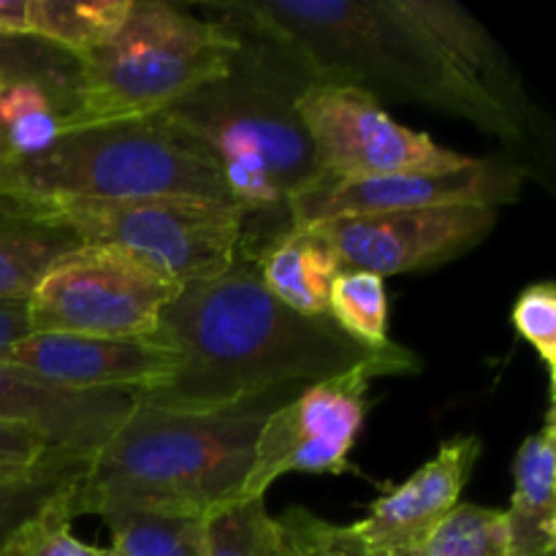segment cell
<instances>
[{"label":"cell","mask_w":556,"mask_h":556,"mask_svg":"<svg viewBox=\"0 0 556 556\" xmlns=\"http://www.w3.org/2000/svg\"><path fill=\"white\" fill-rule=\"evenodd\" d=\"M304 386L264 391L220 410L136 402L71 494L76 516L144 514L206 519L239 500L266 418Z\"/></svg>","instance_id":"obj_4"},{"label":"cell","mask_w":556,"mask_h":556,"mask_svg":"<svg viewBox=\"0 0 556 556\" xmlns=\"http://www.w3.org/2000/svg\"><path fill=\"white\" fill-rule=\"evenodd\" d=\"M494 226V206L451 204L389 215L337 217L304 228H313L334 250L342 269L389 277L451 264L478 248Z\"/></svg>","instance_id":"obj_11"},{"label":"cell","mask_w":556,"mask_h":556,"mask_svg":"<svg viewBox=\"0 0 556 556\" xmlns=\"http://www.w3.org/2000/svg\"><path fill=\"white\" fill-rule=\"evenodd\" d=\"M155 334L177 351V372L134 400L193 413L239 405L282 386L318 383L396 348H367L329 315L307 318L277 302L261 280L258 255L242 242L223 275L179 288Z\"/></svg>","instance_id":"obj_1"},{"label":"cell","mask_w":556,"mask_h":556,"mask_svg":"<svg viewBox=\"0 0 556 556\" xmlns=\"http://www.w3.org/2000/svg\"><path fill=\"white\" fill-rule=\"evenodd\" d=\"M179 288L166 271L128 250L79 244L33 288L27 324L36 334L150 337Z\"/></svg>","instance_id":"obj_9"},{"label":"cell","mask_w":556,"mask_h":556,"mask_svg":"<svg viewBox=\"0 0 556 556\" xmlns=\"http://www.w3.org/2000/svg\"><path fill=\"white\" fill-rule=\"evenodd\" d=\"M190 9L223 27L282 43L318 81L353 85L378 101L418 103L476 125L508 150L543 152L459 74L427 0H226Z\"/></svg>","instance_id":"obj_2"},{"label":"cell","mask_w":556,"mask_h":556,"mask_svg":"<svg viewBox=\"0 0 556 556\" xmlns=\"http://www.w3.org/2000/svg\"><path fill=\"white\" fill-rule=\"evenodd\" d=\"M481 448L476 434L440 445L434 459L418 467L405 483L380 494L367 516L351 525L358 546L369 556H421L438 527L459 505Z\"/></svg>","instance_id":"obj_14"},{"label":"cell","mask_w":556,"mask_h":556,"mask_svg":"<svg viewBox=\"0 0 556 556\" xmlns=\"http://www.w3.org/2000/svg\"><path fill=\"white\" fill-rule=\"evenodd\" d=\"M20 195L231 201L215 157L166 112L63 130L43 155L16 161L9 199Z\"/></svg>","instance_id":"obj_6"},{"label":"cell","mask_w":556,"mask_h":556,"mask_svg":"<svg viewBox=\"0 0 556 556\" xmlns=\"http://www.w3.org/2000/svg\"><path fill=\"white\" fill-rule=\"evenodd\" d=\"M92 456L60 454L25 476L0 478V546L47 505L68 494L90 467Z\"/></svg>","instance_id":"obj_21"},{"label":"cell","mask_w":556,"mask_h":556,"mask_svg":"<svg viewBox=\"0 0 556 556\" xmlns=\"http://www.w3.org/2000/svg\"><path fill=\"white\" fill-rule=\"evenodd\" d=\"M101 556H125V554H119L117 548H112V546H109V548H101Z\"/></svg>","instance_id":"obj_33"},{"label":"cell","mask_w":556,"mask_h":556,"mask_svg":"<svg viewBox=\"0 0 556 556\" xmlns=\"http://www.w3.org/2000/svg\"><path fill=\"white\" fill-rule=\"evenodd\" d=\"M510 556H556V410L516 451L514 494L505 510Z\"/></svg>","instance_id":"obj_16"},{"label":"cell","mask_w":556,"mask_h":556,"mask_svg":"<svg viewBox=\"0 0 556 556\" xmlns=\"http://www.w3.org/2000/svg\"><path fill=\"white\" fill-rule=\"evenodd\" d=\"M5 90V85H3V81H0V92H3Z\"/></svg>","instance_id":"obj_34"},{"label":"cell","mask_w":556,"mask_h":556,"mask_svg":"<svg viewBox=\"0 0 556 556\" xmlns=\"http://www.w3.org/2000/svg\"><path fill=\"white\" fill-rule=\"evenodd\" d=\"M60 454H71V451L58 448L38 429L25 427V424L0 421V478L25 476V472L38 470Z\"/></svg>","instance_id":"obj_30"},{"label":"cell","mask_w":556,"mask_h":556,"mask_svg":"<svg viewBox=\"0 0 556 556\" xmlns=\"http://www.w3.org/2000/svg\"><path fill=\"white\" fill-rule=\"evenodd\" d=\"M239 36L166 0H130L112 38L79 58L63 130L155 114L226 74Z\"/></svg>","instance_id":"obj_5"},{"label":"cell","mask_w":556,"mask_h":556,"mask_svg":"<svg viewBox=\"0 0 556 556\" xmlns=\"http://www.w3.org/2000/svg\"><path fill=\"white\" fill-rule=\"evenodd\" d=\"M76 248L79 239L65 228L0 204V299L30 296L38 280Z\"/></svg>","instance_id":"obj_19"},{"label":"cell","mask_w":556,"mask_h":556,"mask_svg":"<svg viewBox=\"0 0 556 556\" xmlns=\"http://www.w3.org/2000/svg\"><path fill=\"white\" fill-rule=\"evenodd\" d=\"M43 223L65 228L79 244H112L166 271L179 286L212 280L233 264L244 212L231 201L161 195V199H68L20 195L0 201Z\"/></svg>","instance_id":"obj_7"},{"label":"cell","mask_w":556,"mask_h":556,"mask_svg":"<svg viewBox=\"0 0 556 556\" xmlns=\"http://www.w3.org/2000/svg\"><path fill=\"white\" fill-rule=\"evenodd\" d=\"M421 556H510L505 510L459 503Z\"/></svg>","instance_id":"obj_26"},{"label":"cell","mask_w":556,"mask_h":556,"mask_svg":"<svg viewBox=\"0 0 556 556\" xmlns=\"http://www.w3.org/2000/svg\"><path fill=\"white\" fill-rule=\"evenodd\" d=\"M255 255L261 280L277 302L307 318L329 315V293L342 264L313 228H286Z\"/></svg>","instance_id":"obj_17"},{"label":"cell","mask_w":556,"mask_h":556,"mask_svg":"<svg viewBox=\"0 0 556 556\" xmlns=\"http://www.w3.org/2000/svg\"><path fill=\"white\" fill-rule=\"evenodd\" d=\"M79 58L27 36L0 33V81L11 85H36L52 101L60 119L74 106Z\"/></svg>","instance_id":"obj_20"},{"label":"cell","mask_w":556,"mask_h":556,"mask_svg":"<svg viewBox=\"0 0 556 556\" xmlns=\"http://www.w3.org/2000/svg\"><path fill=\"white\" fill-rule=\"evenodd\" d=\"M233 33L239 47L226 74L163 112L215 157L228 195L244 212L239 242L261 250L291 228L288 204L324 179L296 109L318 79L282 43Z\"/></svg>","instance_id":"obj_3"},{"label":"cell","mask_w":556,"mask_h":556,"mask_svg":"<svg viewBox=\"0 0 556 556\" xmlns=\"http://www.w3.org/2000/svg\"><path fill=\"white\" fill-rule=\"evenodd\" d=\"M510 324L525 342L535 348L554 389L556 378V286L552 280L532 282L516 296Z\"/></svg>","instance_id":"obj_29"},{"label":"cell","mask_w":556,"mask_h":556,"mask_svg":"<svg viewBox=\"0 0 556 556\" xmlns=\"http://www.w3.org/2000/svg\"><path fill=\"white\" fill-rule=\"evenodd\" d=\"M282 556H369L353 538L351 525L342 527L309 508H288L275 516Z\"/></svg>","instance_id":"obj_28"},{"label":"cell","mask_w":556,"mask_h":556,"mask_svg":"<svg viewBox=\"0 0 556 556\" xmlns=\"http://www.w3.org/2000/svg\"><path fill=\"white\" fill-rule=\"evenodd\" d=\"M74 489L54 500L52 505H47L27 525H22L0 546V556H101V548L81 543L71 530V521H74L71 494H74Z\"/></svg>","instance_id":"obj_27"},{"label":"cell","mask_w":556,"mask_h":556,"mask_svg":"<svg viewBox=\"0 0 556 556\" xmlns=\"http://www.w3.org/2000/svg\"><path fill=\"white\" fill-rule=\"evenodd\" d=\"M3 362L65 389L141 394L166 383L179 356L157 334L106 340L30 331L11 345Z\"/></svg>","instance_id":"obj_13"},{"label":"cell","mask_w":556,"mask_h":556,"mask_svg":"<svg viewBox=\"0 0 556 556\" xmlns=\"http://www.w3.org/2000/svg\"><path fill=\"white\" fill-rule=\"evenodd\" d=\"M204 556H282L275 516L264 497L233 500L201 519Z\"/></svg>","instance_id":"obj_22"},{"label":"cell","mask_w":556,"mask_h":556,"mask_svg":"<svg viewBox=\"0 0 556 556\" xmlns=\"http://www.w3.org/2000/svg\"><path fill=\"white\" fill-rule=\"evenodd\" d=\"M128 9L130 0H0V33L81 58L114 36Z\"/></svg>","instance_id":"obj_18"},{"label":"cell","mask_w":556,"mask_h":556,"mask_svg":"<svg viewBox=\"0 0 556 556\" xmlns=\"http://www.w3.org/2000/svg\"><path fill=\"white\" fill-rule=\"evenodd\" d=\"M134 407L128 391H79L0 362V421L25 424L58 448L96 456Z\"/></svg>","instance_id":"obj_15"},{"label":"cell","mask_w":556,"mask_h":556,"mask_svg":"<svg viewBox=\"0 0 556 556\" xmlns=\"http://www.w3.org/2000/svg\"><path fill=\"white\" fill-rule=\"evenodd\" d=\"M30 334L27 324V299H0V362L14 342Z\"/></svg>","instance_id":"obj_31"},{"label":"cell","mask_w":556,"mask_h":556,"mask_svg":"<svg viewBox=\"0 0 556 556\" xmlns=\"http://www.w3.org/2000/svg\"><path fill=\"white\" fill-rule=\"evenodd\" d=\"M421 369L416 353L396 345L386 356L364 362L334 378L318 380L277 407L261 427L239 500L266 497L271 483L288 472L348 476L351 451L369 413V389L378 378L413 375Z\"/></svg>","instance_id":"obj_8"},{"label":"cell","mask_w":556,"mask_h":556,"mask_svg":"<svg viewBox=\"0 0 556 556\" xmlns=\"http://www.w3.org/2000/svg\"><path fill=\"white\" fill-rule=\"evenodd\" d=\"M329 318L351 340L367 348H386L389 340V293L383 277L372 271L342 269L329 293Z\"/></svg>","instance_id":"obj_23"},{"label":"cell","mask_w":556,"mask_h":556,"mask_svg":"<svg viewBox=\"0 0 556 556\" xmlns=\"http://www.w3.org/2000/svg\"><path fill=\"white\" fill-rule=\"evenodd\" d=\"M0 130L16 161H30L60 139V114L36 85H11L0 92Z\"/></svg>","instance_id":"obj_24"},{"label":"cell","mask_w":556,"mask_h":556,"mask_svg":"<svg viewBox=\"0 0 556 556\" xmlns=\"http://www.w3.org/2000/svg\"><path fill=\"white\" fill-rule=\"evenodd\" d=\"M14 166H16V157L14 152L9 150V144H5L3 130H0V201L9 199L11 185H14Z\"/></svg>","instance_id":"obj_32"},{"label":"cell","mask_w":556,"mask_h":556,"mask_svg":"<svg viewBox=\"0 0 556 556\" xmlns=\"http://www.w3.org/2000/svg\"><path fill=\"white\" fill-rule=\"evenodd\" d=\"M296 109L324 179L443 174L472 163L470 155L396 123L378 98L353 85L313 81Z\"/></svg>","instance_id":"obj_10"},{"label":"cell","mask_w":556,"mask_h":556,"mask_svg":"<svg viewBox=\"0 0 556 556\" xmlns=\"http://www.w3.org/2000/svg\"><path fill=\"white\" fill-rule=\"evenodd\" d=\"M101 521L112 532V548L125 556H204L201 521L144 514H112Z\"/></svg>","instance_id":"obj_25"},{"label":"cell","mask_w":556,"mask_h":556,"mask_svg":"<svg viewBox=\"0 0 556 556\" xmlns=\"http://www.w3.org/2000/svg\"><path fill=\"white\" fill-rule=\"evenodd\" d=\"M530 168L505 157H472L470 166L443 174H389L367 179H320L288 204L293 228L337 217L389 215L427 206L483 204L500 210L519 199Z\"/></svg>","instance_id":"obj_12"}]
</instances>
